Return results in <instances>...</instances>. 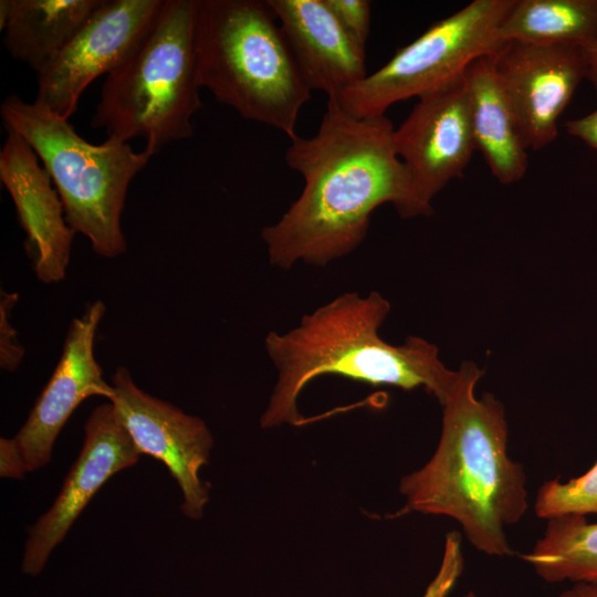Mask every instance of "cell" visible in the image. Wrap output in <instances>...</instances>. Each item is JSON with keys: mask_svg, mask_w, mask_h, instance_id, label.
I'll return each mask as SVG.
<instances>
[{"mask_svg": "<svg viewBox=\"0 0 597 597\" xmlns=\"http://www.w3.org/2000/svg\"><path fill=\"white\" fill-rule=\"evenodd\" d=\"M394 130L386 115L356 118L327 98L317 132L290 139L285 163L304 187L261 231L271 265L323 268L352 253L367 235L373 211L385 203L401 218L432 213L396 151Z\"/></svg>", "mask_w": 597, "mask_h": 597, "instance_id": "cell-1", "label": "cell"}, {"mask_svg": "<svg viewBox=\"0 0 597 597\" xmlns=\"http://www.w3.org/2000/svg\"><path fill=\"white\" fill-rule=\"evenodd\" d=\"M483 371L472 362L457 370L441 405V436L431 459L402 476L401 514L443 515L460 524L467 540L490 556L513 554L505 527L527 510L526 475L507 454L504 407L491 394L475 395Z\"/></svg>", "mask_w": 597, "mask_h": 597, "instance_id": "cell-2", "label": "cell"}, {"mask_svg": "<svg viewBox=\"0 0 597 597\" xmlns=\"http://www.w3.org/2000/svg\"><path fill=\"white\" fill-rule=\"evenodd\" d=\"M389 312L390 303L378 292H347L304 315L289 332H270L264 346L277 378L261 427L301 425L300 394L328 374L371 386L423 388L442 405L457 371L448 369L438 348L421 337L409 336L400 345L384 341L379 328Z\"/></svg>", "mask_w": 597, "mask_h": 597, "instance_id": "cell-3", "label": "cell"}, {"mask_svg": "<svg viewBox=\"0 0 597 597\" xmlns=\"http://www.w3.org/2000/svg\"><path fill=\"white\" fill-rule=\"evenodd\" d=\"M276 21L266 0H198V73L219 103L292 139L312 91Z\"/></svg>", "mask_w": 597, "mask_h": 597, "instance_id": "cell-4", "label": "cell"}, {"mask_svg": "<svg viewBox=\"0 0 597 597\" xmlns=\"http://www.w3.org/2000/svg\"><path fill=\"white\" fill-rule=\"evenodd\" d=\"M198 0H165L130 56L106 75L92 126L122 142L142 137L145 151L191 138L201 108L196 53Z\"/></svg>", "mask_w": 597, "mask_h": 597, "instance_id": "cell-5", "label": "cell"}, {"mask_svg": "<svg viewBox=\"0 0 597 597\" xmlns=\"http://www.w3.org/2000/svg\"><path fill=\"white\" fill-rule=\"evenodd\" d=\"M0 114L4 128L18 133L34 150L63 202L65 219L86 237L94 252L113 259L126 250L122 213L128 187L150 155L107 137L95 145L65 119L38 102L8 96Z\"/></svg>", "mask_w": 597, "mask_h": 597, "instance_id": "cell-6", "label": "cell"}, {"mask_svg": "<svg viewBox=\"0 0 597 597\" xmlns=\"http://www.w3.org/2000/svg\"><path fill=\"white\" fill-rule=\"evenodd\" d=\"M514 0H474L399 48L376 72L334 100L356 118L385 115L395 103L440 88L502 45L499 27Z\"/></svg>", "mask_w": 597, "mask_h": 597, "instance_id": "cell-7", "label": "cell"}, {"mask_svg": "<svg viewBox=\"0 0 597 597\" xmlns=\"http://www.w3.org/2000/svg\"><path fill=\"white\" fill-rule=\"evenodd\" d=\"M165 0H103L38 75L35 102L69 119L101 75L122 65L155 23Z\"/></svg>", "mask_w": 597, "mask_h": 597, "instance_id": "cell-8", "label": "cell"}, {"mask_svg": "<svg viewBox=\"0 0 597 597\" xmlns=\"http://www.w3.org/2000/svg\"><path fill=\"white\" fill-rule=\"evenodd\" d=\"M111 386L107 400L138 451L165 464L180 488L181 512L191 520L201 519L209 485L201 480L200 470L213 447L206 422L140 389L123 366L112 375Z\"/></svg>", "mask_w": 597, "mask_h": 597, "instance_id": "cell-9", "label": "cell"}, {"mask_svg": "<svg viewBox=\"0 0 597 597\" xmlns=\"http://www.w3.org/2000/svg\"><path fill=\"white\" fill-rule=\"evenodd\" d=\"M140 455L109 401L92 410L84 423L82 449L60 493L28 530L21 562L24 575L36 576L43 570L95 493L114 474L135 465Z\"/></svg>", "mask_w": 597, "mask_h": 597, "instance_id": "cell-10", "label": "cell"}, {"mask_svg": "<svg viewBox=\"0 0 597 597\" xmlns=\"http://www.w3.org/2000/svg\"><path fill=\"white\" fill-rule=\"evenodd\" d=\"M493 65L527 149L554 142L558 117L587 75L585 50L509 41L493 53Z\"/></svg>", "mask_w": 597, "mask_h": 597, "instance_id": "cell-11", "label": "cell"}, {"mask_svg": "<svg viewBox=\"0 0 597 597\" xmlns=\"http://www.w3.org/2000/svg\"><path fill=\"white\" fill-rule=\"evenodd\" d=\"M394 143L419 196L431 205L476 150L464 73L418 98L394 130Z\"/></svg>", "mask_w": 597, "mask_h": 597, "instance_id": "cell-12", "label": "cell"}, {"mask_svg": "<svg viewBox=\"0 0 597 597\" xmlns=\"http://www.w3.org/2000/svg\"><path fill=\"white\" fill-rule=\"evenodd\" d=\"M105 311L104 302L96 300L71 322L53 374L12 438L28 472L50 463L57 436L82 401L93 396L108 399L112 394L94 355L95 335Z\"/></svg>", "mask_w": 597, "mask_h": 597, "instance_id": "cell-13", "label": "cell"}, {"mask_svg": "<svg viewBox=\"0 0 597 597\" xmlns=\"http://www.w3.org/2000/svg\"><path fill=\"white\" fill-rule=\"evenodd\" d=\"M0 150V180L27 234L25 250L38 280L45 284L65 277L75 231L51 177L30 145L6 128Z\"/></svg>", "mask_w": 597, "mask_h": 597, "instance_id": "cell-14", "label": "cell"}, {"mask_svg": "<svg viewBox=\"0 0 597 597\" xmlns=\"http://www.w3.org/2000/svg\"><path fill=\"white\" fill-rule=\"evenodd\" d=\"M313 91L335 98L368 74L365 46L342 27L324 0H266Z\"/></svg>", "mask_w": 597, "mask_h": 597, "instance_id": "cell-15", "label": "cell"}, {"mask_svg": "<svg viewBox=\"0 0 597 597\" xmlns=\"http://www.w3.org/2000/svg\"><path fill=\"white\" fill-rule=\"evenodd\" d=\"M464 81L476 149L501 184L519 181L527 170V147L495 75L493 54L474 60Z\"/></svg>", "mask_w": 597, "mask_h": 597, "instance_id": "cell-16", "label": "cell"}, {"mask_svg": "<svg viewBox=\"0 0 597 597\" xmlns=\"http://www.w3.org/2000/svg\"><path fill=\"white\" fill-rule=\"evenodd\" d=\"M103 0H1L9 54L36 74L66 45Z\"/></svg>", "mask_w": 597, "mask_h": 597, "instance_id": "cell-17", "label": "cell"}, {"mask_svg": "<svg viewBox=\"0 0 597 597\" xmlns=\"http://www.w3.org/2000/svg\"><path fill=\"white\" fill-rule=\"evenodd\" d=\"M498 34L502 44L519 41L586 51L597 36V0H514Z\"/></svg>", "mask_w": 597, "mask_h": 597, "instance_id": "cell-18", "label": "cell"}, {"mask_svg": "<svg viewBox=\"0 0 597 597\" xmlns=\"http://www.w3.org/2000/svg\"><path fill=\"white\" fill-rule=\"evenodd\" d=\"M521 557L547 583L597 585V523L583 515L549 519L543 536Z\"/></svg>", "mask_w": 597, "mask_h": 597, "instance_id": "cell-19", "label": "cell"}, {"mask_svg": "<svg viewBox=\"0 0 597 597\" xmlns=\"http://www.w3.org/2000/svg\"><path fill=\"white\" fill-rule=\"evenodd\" d=\"M537 516L549 520L564 515H597V462L583 475L562 482H545L534 504Z\"/></svg>", "mask_w": 597, "mask_h": 597, "instance_id": "cell-20", "label": "cell"}, {"mask_svg": "<svg viewBox=\"0 0 597 597\" xmlns=\"http://www.w3.org/2000/svg\"><path fill=\"white\" fill-rule=\"evenodd\" d=\"M463 566L460 534L450 532L446 536L440 567L422 597H448L461 576Z\"/></svg>", "mask_w": 597, "mask_h": 597, "instance_id": "cell-21", "label": "cell"}, {"mask_svg": "<svg viewBox=\"0 0 597 597\" xmlns=\"http://www.w3.org/2000/svg\"><path fill=\"white\" fill-rule=\"evenodd\" d=\"M19 300V294L0 292V367L12 373L17 370L24 357V347L18 339V334L10 317Z\"/></svg>", "mask_w": 597, "mask_h": 597, "instance_id": "cell-22", "label": "cell"}, {"mask_svg": "<svg viewBox=\"0 0 597 597\" xmlns=\"http://www.w3.org/2000/svg\"><path fill=\"white\" fill-rule=\"evenodd\" d=\"M324 1L346 32L366 48L370 32L371 2L367 0Z\"/></svg>", "mask_w": 597, "mask_h": 597, "instance_id": "cell-23", "label": "cell"}, {"mask_svg": "<svg viewBox=\"0 0 597 597\" xmlns=\"http://www.w3.org/2000/svg\"><path fill=\"white\" fill-rule=\"evenodd\" d=\"M28 473L23 459L12 438L0 439V475L23 479Z\"/></svg>", "mask_w": 597, "mask_h": 597, "instance_id": "cell-24", "label": "cell"}, {"mask_svg": "<svg viewBox=\"0 0 597 597\" xmlns=\"http://www.w3.org/2000/svg\"><path fill=\"white\" fill-rule=\"evenodd\" d=\"M565 127L569 135L597 149V109L584 117L568 121Z\"/></svg>", "mask_w": 597, "mask_h": 597, "instance_id": "cell-25", "label": "cell"}, {"mask_svg": "<svg viewBox=\"0 0 597 597\" xmlns=\"http://www.w3.org/2000/svg\"><path fill=\"white\" fill-rule=\"evenodd\" d=\"M559 597H597V585L588 583H574L565 589Z\"/></svg>", "mask_w": 597, "mask_h": 597, "instance_id": "cell-26", "label": "cell"}, {"mask_svg": "<svg viewBox=\"0 0 597 597\" xmlns=\"http://www.w3.org/2000/svg\"><path fill=\"white\" fill-rule=\"evenodd\" d=\"M585 52L587 60L586 77L591 82L597 95V36L593 44Z\"/></svg>", "mask_w": 597, "mask_h": 597, "instance_id": "cell-27", "label": "cell"}, {"mask_svg": "<svg viewBox=\"0 0 597 597\" xmlns=\"http://www.w3.org/2000/svg\"><path fill=\"white\" fill-rule=\"evenodd\" d=\"M463 597H476V595L473 591H469Z\"/></svg>", "mask_w": 597, "mask_h": 597, "instance_id": "cell-28", "label": "cell"}]
</instances>
